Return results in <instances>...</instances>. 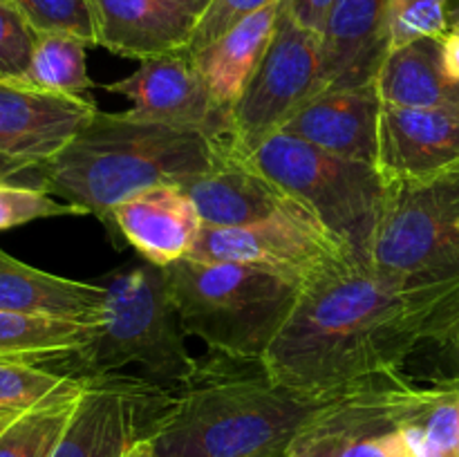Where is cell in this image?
<instances>
[{"instance_id":"cell-1","label":"cell","mask_w":459,"mask_h":457,"mask_svg":"<svg viewBox=\"0 0 459 457\" xmlns=\"http://www.w3.org/2000/svg\"><path fill=\"white\" fill-rule=\"evenodd\" d=\"M457 323L459 280L403 285L348 260L303 287L263 361L287 388L330 399L370 376L403 372L420 348H444Z\"/></svg>"},{"instance_id":"cell-2","label":"cell","mask_w":459,"mask_h":457,"mask_svg":"<svg viewBox=\"0 0 459 457\" xmlns=\"http://www.w3.org/2000/svg\"><path fill=\"white\" fill-rule=\"evenodd\" d=\"M169 388L146 430L157 457H285L327 401L287 388L263 358L213 349Z\"/></svg>"},{"instance_id":"cell-3","label":"cell","mask_w":459,"mask_h":457,"mask_svg":"<svg viewBox=\"0 0 459 457\" xmlns=\"http://www.w3.org/2000/svg\"><path fill=\"white\" fill-rule=\"evenodd\" d=\"M231 142V139H229ZM229 142L143 121L126 112H94L58 155L39 166V186L92 213L115 233L112 211L128 197L186 184L209 173Z\"/></svg>"},{"instance_id":"cell-4","label":"cell","mask_w":459,"mask_h":457,"mask_svg":"<svg viewBox=\"0 0 459 457\" xmlns=\"http://www.w3.org/2000/svg\"><path fill=\"white\" fill-rule=\"evenodd\" d=\"M164 269L184 332L242 358L267 354L303 291L300 282L247 264L182 258Z\"/></svg>"},{"instance_id":"cell-5","label":"cell","mask_w":459,"mask_h":457,"mask_svg":"<svg viewBox=\"0 0 459 457\" xmlns=\"http://www.w3.org/2000/svg\"><path fill=\"white\" fill-rule=\"evenodd\" d=\"M101 285L108 300L97 336L88 348L72 354L79 376L142 366L148 379L173 385L195 367L197 358L184 343L186 332L164 267L139 260L110 272Z\"/></svg>"},{"instance_id":"cell-6","label":"cell","mask_w":459,"mask_h":457,"mask_svg":"<svg viewBox=\"0 0 459 457\" xmlns=\"http://www.w3.org/2000/svg\"><path fill=\"white\" fill-rule=\"evenodd\" d=\"M260 173L305 206L352 258L370 267L388 206V184L375 164L276 134L249 157Z\"/></svg>"},{"instance_id":"cell-7","label":"cell","mask_w":459,"mask_h":457,"mask_svg":"<svg viewBox=\"0 0 459 457\" xmlns=\"http://www.w3.org/2000/svg\"><path fill=\"white\" fill-rule=\"evenodd\" d=\"M459 160L439 173L388 184L370 267L403 285L459 280Z\"/></svg>"},{"instance_id":"cell-8","label":"cell","mask_w":459,"mask_h":457,"mask_svg":"<svg viewBox=\"0 0 459 457\" xmlns=\"http://www.w3.org/2000/svg\"><path fill=\"white\" fill-rule=\"evenodd\" d=\"M424 392L403 372L359 381L318 408L285 457H408L403 424Z\"/></svg>"},{"instance_id":"cell-9","label":"cell","mask_w":459,"mask_h":457,"mask_svg":"<svg viewBox=\"0 0 459 457\" xmlns=\"http://www.w3.org/2000/svg\"><path fill=\"white\" fill-rule=\"evenodd\" d=\"M321 90V36L299 25L282 0L267 54L231 108L233 151L254 155Z\"/></svg>"},{"instance_id":"cell-10","label":"cell","mask_w":459,"mask_h":457,"mask_svg":"<svg viewBox=\"0 0 459 457\" xmlns=\"http://www.w3.org/2000/svg\"><path fill=\"white\" fill-rule=\"evenodd\" d=\"M188 258L247 264L303 287L336 264L359 263L303 204L245 227H204Z\"/></svg>"},{"instance_id":"cell-11","label":"cell","mask_w":459,"mask_h":457,"mask_svg":"<svg viewBox=\"0 0 459 457\" xmlns=\"http://www.w3.org/2000/svg\"><path fill=\"white\" fill-rule=\"evenodd\" d=\"M169 397V385L148 376L124 372L85 376L52 457H124L133 444L146 439L152 417Z\"/></svg>"},{"instance_id":"cell-12","label":"cell","mask_w":459,"mask_h":457,"mask_svg":"<svg viewBox=\"0 0 459 457\" xmlns=\"http://www.w3.org/2000/svg\"><path fill=\"white\" fill-rule=\"evenodd\" d=\"M99 88L128 99V115L137 119L200 133L218 143L231 139V110L215 101L186 52L139 61L133 74Z\"/></svg>"},{"instance_id":"cell-13","label":"cell","mask_w":459,"mask_h":457,"mask_svg":"<svg viewBox=\"0 0 459 457\" xmlns=\"http://www.w3.org/2000/svg\"><path fill=\"white\" fill-rule=\"evenodd\" d=\"M88 97L0 81V155L40 166L63 151L97 112Z\"/></svg>"},{"instance_id":"cell-14","label":"cell","mask_w":459,"mask_h":457,"mask_svg":"<svg viewBox=\"0 0 459 457\" xmlns=\"http://www.w3.org/2000/svg\"><path fill=\"white\" fill-rule=\"evenodd\" d=\"M459 160V110L381 106L375 166L385 184L412 182Z\"/></svg>"},{"instance_id":"cell-15","label":"cell","mask_w":459,"mask_h":457,"mask_svg":"<svg viewBox=\"0 0 459 457\" xmlns=\"http://www.w3.org/2000/svg\"><path fill=\"white\" fill-rule=\"evenodd\" d=\"M182 188L195 202L204 227H245L300 206L249 157L233 151L231 142L209 173L188 179Z\"/></svg>"},{"instance_id":"cell-16","label":"cell","mask_w":459,"mask_h":457,"mask_svg":"<svg viewBox=\"0 0 459 457\" xmlns=\"http://www.w3.org/2000/svg\"><path fill=\"white\" fill-rule=\"evenodd\" d=\"M112 222L139 258L157 267L188 258L204 228L195 202L179 184H161L128 197L115 206Z\"/></svg>"},{"instance_id":"cell-17","label":"cell","mask_w":459,"mask_h":457,"mask_svg":"<svg viewBox=\"0 0 459 457\" xmlns=\"http://www.w3.org/2000/svg\"><path fill=\"white\" fill-rule=\"evenodd\" d=\"M381 106L375 83L325 88L287 121L282 134L334 155L375 164Z\"/></svg>"},{"instance_id":"cell-18","label":"cell","mask_w":459,"mask_h":457,"mask_svg":"<svg viewBox=\"0 0 459 457\" xmlns=\"http://www.w3.org/2000/svg\"><path fill=\"white\" fill-rule=\"evenodd\" d=\"M390 0H334L321 31V72L325 88L375 83L390 49Z\"/></svg>"},{"instance_id":"cell-19","label":"cell","mask_w":459,"mask_h":457,"mask_svg":"<svg viewBox=\"0 0 459 457\" xmlns=\"http://www.w3.org/2000/svg\"><path fill=\"white\" fill-rule=\"evenodd\" d=\"M94 45L124 58L186 52L197 16L170 0H88Z\"/></svg>"},{"instance_id":"cell-20","label":"cell","mask_w":459,"mask_h":457,"mask_svg":"<svg viewBox=\"0 0 459 457\" xmlns=\"http://www.w3.org/2000/svg\"><path fill=\"white\" fill-rule=\"evenodd\" d=\"M108 291L101 282H83L43 272L0 249V309L101 323Z\"/></svg>"},{"instance_id":"cell-21","label":"cell","mask_w":459,"mask_h":457,"mask_svg":"<svg viewBox=\"0 0 459 457\" xmlns=\"http://www.w3.org/2000/svg\"><path fill=\"white\" fill-rule=\"evenodd\" d=\"M281 3L282 0L267 4L264 9L233 25L229 31H224L200 52L188 54L204 83L209 85L215 101L227 110L236 106L245 85L249 83L263 56L267 54L273 31H276Z\"/></svg>"},{"instance_id":"cell-22","label":"cell","mask_w":459,"mask_h":457,"mask_svg":"<svg viewBox=\"0 0 459 457\" xmlns=\"http://www.w3.org/2000/svg\"><path fill=\"white\" fill-rule=\"evenodd\" d=\"M375 85L381 103L388 106L459 110V83L444 72L439 39H421L390 49Z\"/></svg>"},{"instance_id":"cell-23","label":"cell","mask_w":459,"mask_h":457,"mask_svg":"<svg viewBox=\"0 0 459 457\" xmlns=\"http://www.w3.org/2000/svg\"><path fill=\"white\" fill-rule=\"evenodd\" d=\"M99 323L0 309V358L43 363L70 358L92 343Z\"/></svg>"},{"instance_id":"cell-24","label":"cell","mask_w":459,"mask_h":457,"mask_svg":"<svg viewBox=\"0 0 459 457\" xmlns=\"http://www.w3.org/2000/svg\"><path fill=\"white\" fill-rule=\"evenodd\" d=\"M88 45V40L72 34H58V31L36 34L34 52L22 83L34 85L45 92L85 97L88 90L99 88L88 74V63H85Z\"/></svg>"},{"instance_id":"cell-25","label":"cell","mask_w":459,"mask_h":457,"mask_svg":"<svg viewBox=\"0 0 459 457\" xmlns=\"http://www.w3.org/2000/svg\"><path fill=\"white\" fill-rule=\"evenodd\" d=\"M83 376L49 370L39 363L0 358V412H27L40 403L79 394Z\"/></svg>"},{"instance_id":"cell-26","label":"cell","mask_w":459,"mask_h":457,"mask_svg":"<svg viewBox=\"0 0 459 457\" xmlns=\"http://www.w3.org/2000/svg\"><path fill=\"white\" fill-rule=\"evenodd\" d=\"M79 394L54 399L22 412L0 435V457H52L54 446L74 412Z\"/></svg>"},{"instance_id":"cell-27","label":"cell","mask_w":459,"mask_h":457,"mask_svg":"<svg viewBox=\"0 0 459 457\" xmlns=\"http://www.w3.org/2000/svg\"><path fill=\"white\" fill-rule=\"evenodd\" d=\"M448 7L451 0H390V49L403 47L421 39H442L451 30Z\"/></svg>"},{"instance_id":"cell-28","label":"cell","mask_w":459,"mask_h":457,"mask_svg":"<svg viewBox=\"0 0 459 457\" xmlns=\"http://www.w3.org/2000/svg\"><path fill=\"white\" fill-rule=\"evenodd\" d=\"M63 215H83V211L70 202L56 200L52 193L34 184L0 182V231Z\"/></svg>"},{"instance_id":"cell-29","label":"cell","mask_w":459,"mask_h":457,"mask_svg":"<svg viewBox=\"0 0 459 457\" xmlns=\"http://www.w3.org/2000/svg\"><path fill=\"white\" fill-rule=\"evenodd\" d=\"M36 34L58 31L94 45V22L88 0H9Z\"/></svg>"},{"instance_id":"cell-30","label":"cell","mask_w":459,"mask_h":457,"mask_svg":"<svg viewBox=\"0 0 459 457\" xmlns=\"http://www.w3.org/2000/svg\"><path fill=\"white\" fill-rule=\"evenodd\" d=\"M36 31L13 4L0 3V81H22L34 52Z\"/></svg>"},{"instance_id":"cell-31","label":"cell","mask_w":459,"mask_h":457,"mask_svg":"<svg viewBox=\"0 0 459 457\" xmlns=\"http://www.w3.org/2000/svg\"><path fill=\"white\" fill-rule=\"evenodd\" d=\"M273 3H278V0H213L209 4V9L200 16V21H197L195 31L191 36V43L186 47V54L200 52L202 47L213 43L224 31L231 30L233 25H238L247 16H251V13L260 12V9Z\"/></svg>"},{"instance_id":"cell-32","label":"cell","mask_w":459,"mask_h":457,"mask_svg":"<svg viewBox=\"0 0 459 457\" xmlns=\"http://www.w3.org/2000/svg\"><path fill=\"white\" fill-rule=\"evenodd\" d=\"M285 4L299 25L321 36L327 16L334 7V0H285Z\"/></svg>"},{"instance_id":"cell-33","label":"cell","mask_w":459,"mask_h":457,"mask_svg":"<svg viewBox=\"0 0 459 457\" xmlns=\"http://www.w3.org/2000/svg\"><path fill=\"white\" fill-rule=\"evenodd\" d=\"M0 182H22L39 186V166L25 160H16V157L0 155Z\"/></svg>"},{"instance_id":"cell-34","label":"cell","mask_w":459,"mask_h":457,"mask_svg":"<svg viewBox=\"0 0 459 457\" xmlns=\"http://www.w3.org/2000/svg\"><path fill=\"white\" fill-rule=\"evenodd\" d=\"M439 45H442L444 72L459 83V30H453L451 27V30L439 39Z\"/></svg>"},{"instance_id":"cell-35","label":"cell","mask_w":459,"mask_h":457,"mask_svg":"<svg viewBox=\"0 0 459 457\" xmlns=\"http://www.w3.org/2000/svg\"><path fill=\"white\" fill-rule=\"evenodd\" d=\"M442 349L448 354V361H451V375L437 376L435 381H439V384L448 385V388L457 390L459 392V323H457L455 332L451 334V339H448V343L444 345Z\"/></svg>"},{"instance_id":"cell-36","label":"cell","mask_w":459,"mask_h":457,"mask_svg":"<svg viewBox=\"0 0 459 457\" xmlns=\"http://www.w3.org/2000/svg\"><path fill=\"white\" fill-rule=\"evenodd\" d=\"M170 3L179 4L182 9H186V12H191L193 16H197V21H200L202 13L209 9V4L213 3V0H170Z\"/></svg>"},{"instance_id":"cell-37","label":"cell","mask_w":459,"mask_h":457,"mask_svg":"<svg viewBox=\"0 0 459 457\" xmlns=\"http://www.w3.org/2000/svg\"><path fill=\"white\" fill-rule=\"evenodd\" d=\"M124 457H157V453L148 439H139L137 444H133V446L128 448V453H126Z\"/></svg>"},{"instance_id":"cell-38","label":"cell","mask_w":459,"mask_h":457,"mask_svg":"<svg viewBox=\"0 0 459 457\" xmlns=\"http://www.w3.org/2000/svg\"><path fill=\"white\" fill-rule=\"evenodd\" d=\"M21 415L22 412H0V435H3Z\"/></svg>"},{"instance_id":"cell-39","label":"cell","mask_w":459,"mask_h":457,"mask_svg":"<svg viewBox=\"0 0 459 457\" xmlns=\"http://www.w3.org/2000/svg\"><path fill=\"white\" fill-rule=\"evenodd\" d=\"M448 22L453 30H459V0H453V4L448 7Z\"/></svg>"},{"instance_id":"cell-40","label":"cell","mask_w":459,"mask_h":457,"mask_svg":"<svg viewBox=\"0 0 459 457\" xmlns=\"http://www.w3.org/2000/svg\"><path fill=\"white\" fill-rule=\"evenodd\" d=\"M455 457H459V437H457V451H455Z\"/></svg>"},{"instance_id":"cell-41","label":"cell","mask_w":459,"mask_h":457,"mask_svg":"<svg viewBox=\"0 0 459 457\" xmlns=\"http://www.w3.org/2000/svg\"><path fill=\"white\" fill-rule=\"evenodd\" d=\"M0 3H7V4H12V3H9V0H0Z\"/></svg>"},{"instance_id":"cell-42","label":"cell","mask_w":459,"mask_h":457,"mask_svg":"<svg viewBox=\"0 0 459 457\" xmlns=\"http://www.w3.org/2000/svg\"><path fill=\"white\" fill-rule=\"evenodd\" d=\"M457 231H459V220H457Z\"/></svg>"}]
</instances>
